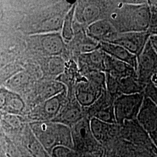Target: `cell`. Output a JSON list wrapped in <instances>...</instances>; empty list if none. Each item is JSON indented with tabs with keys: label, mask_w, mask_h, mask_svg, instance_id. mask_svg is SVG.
Masks as SVG:
<instances>
[{
	"label": "cell",
	"mask_w": 157,
	"mask_h": 157,
	"mask_svg": "<svg viewBox=\"0 0 157 157\" xmlns=\"http://www.w3.org/2000/svg\"><path fill=\"white\" fill-rule=\"evenodd\" d=\"M86 32L90 38L98 43H111L118 32L108 19H100L88 26Z\"/></svg>",
	"instance_id": "cell-9"
},
{
	"label": "cell",
	"mask_w": 157,
	"mask_h": 157,
	"mask_svg": "<svg viewBox=\"0 0 157 157\" xmlns=\"http://www.w3.org/2000/svg\"><path fill=\"white\" fill-rule=\"evenodd\" d=\"M157 68V54L150 39L138 58L137 76L139 79L146 78Z\"/></svg>",
	"instance_id": "cell-11"
},
{
	"label": "cell",
	"mask_w": 157,
	"mask_h": 157,
	"mask_svg": "<svg viewBox=\"0 0 157 157\" xmlns=\"http://www.w3.org/2000/svg\"><path fill=\"white\" fill-rule=\"evenodd\" d=\"M147 32L150 36H157V11H152L151 21Z\"/></svg>",
	"instance_id": "cell-27"
},
{
	"label": "cell",
	"mask_w": 157,
	"mask_h": 157,
	"mask_svg": "<svg viewBox=\"0 0 157 157\" xmlns=\"http://www.w3.org/2000/svg\"><path fill=\"white\" fill-rule=\"evenodd\" d=\"M144 93L145 97L150 98L157 107V86L152 82L148 83L146 84Z\"/></svg>",
	"instance_id": "cell-25"
},
{
	"label": "cell",
	"mask_w": 157,
	"mask_h": 157,
	"mask_svg": "<svg viewBox=\"0 0 157 157\" xmlns=\"http://www.w3.org/2000/svg\"><path fill=\"white\" fill-rule=\"evenodd\" d=\"M101 6L94 1H80L76 2L75 17L83 26H89L91 23L100 20Z\"/></svg>",
	"instance_id": "cell-10"
},
{
	"label": "cell",
	"mask_w": 157,
	"mask_h": 157,
	"mask_svg": "<svg viewBox=\"0 0 157 157\" xmlns=\"http://www.w3.org/2000/svg\"><path fill=\"white\" fill-rule=\"evenodd\" d=\"M100 48L107 55L128 64L137 72L138 67L137 57L124 47L109 43H101Z\"/></svg>",
	"instance_id": "cell-14"
},
{
	"label": "cell",
	"mask_w": 157,
	"mask_h": 157,
	"mask_svg": "<svg viewBox=\"0 0 157 157\" xmlns=\"http://www.w3.org/2000/svg\"><path fill=\"white\" fill-rule=\"evenodd\" d=\"M83 80L76 84L75 99L82 107L94 105L106 91V75L104 72H92L84 76Z\"/></svg>",
	"instance_id": "cell-2"
},
{
	"label": "cell",
	"mask_w": 157,
	"mask_h": 157,
	"mask_svg": "<svg viewBox=\"0 0 157 157\" xmlns=\"http://www.w3.org/2000/svg\"><path fill=\"white\" fill-rule=\"evenodd\" d=\"M52 157H75L74 151L66 146H56L52 149Z\"/></svg>",
	"instance_id": "cell-24"
},
{
	"label": "cell",
	"mask_w": 157,
	"mask_h": 157,
	"mask_svg": "<svg viewBox=\"0 0 157 157\" xmlns=\"http://www.w3.org/2000/svg\"><path fill=\"white\" fill-rule=\"evenodd\" d=\"M84 117L82 107L75 99V100L67 103L62 109L58 116V121L65 125L73 126Z\"/></svg>",
	"instance_id": "cell-16"
},
{
	"label": "cell",
	"mask_w": 157,
	"mask_h": 157,
	"mask_svg": "<svg viewBox=\"0 0 157 157\" xmlns=\"http://www.w3.org/2000/svg\"><path fill=\"white\" fill-rule=\"evenodd\" d=\"M40 132L41 140L48 148L56 146H73L71 130L62 124H44L41 126Z\"/></svg>",
	"instance_id": "cell-4"
},
{
	"label": "cell",
	"mask_w": 157,
	"mask_h": 157,
	"mask_svg": "<svg viewBox=\"0 0 157 157\" xmlns=\"http://www.w3.org/2000/svg\"><path fill=\"white\" fill-rule=\"evenodd\" d=\"M6 105L13 111H19L23 108L22 101L17 95L8 92L6 90L0 91V108Z\"/></svg>",
	"instance_id": "cell-21"
},
{
	"label": "cell",
	"mask_w": 157,
	"mask_h": 157,
	"mask_svg": "<svg viewBox=\"0 0 157 157\" xmlns=\"http://www.w3.org/2000/svg\"><path fill=\"white\" fill-rule=\"evenodd\" d=\"M100 43L87 36L86 30L78 35L76 43V51L80 55L100 49Z\"/></svg>",
	"instance_id": "cell-19"
},
{
	"label": "cell",
	"mask_w": 157,
	"mask_h": 157,
	"mask_svg": "<svg viewBox=\"0 0 157 157\" xmlns=\"http://www.w3.org/2000/svg\"></svg>",
	"instance_id": "cell-32"
},
{
	"label": "cell",
	"mask_w": 157,
	"mask_h": 157,
	"mask_svg": "<svg viewBox=\"0 0 157 157\" xmlns=\"http://www.w3.org/2000/svg\"><path fill=\"white\" fill-rule=\"evenodd\" d=\"M43 50L52 56H58L65 48L64 40L62 36L56 33H50L43 36L41 38Z\"/></svg>",
	"instance_id": "cell-17"
},
{
	"label": "cell",
	"mask_w": 157,
	"mask_h": 157,
	"mask_svg": "<svg viewBox=\"0 0 157 157\" xmlns=\"http://www.w3.org/2000/svg\"><path fill=\"white\" fill-rule=\"evenodd\" d=\"M65 96V91H63L60 94L47 100L44 105V111L45 116L48 118H52L56 116L60 111Z\"/></svg>",
	"instance_id": "cell-22"
},
{
	"label": "cell",
	"mask_w": 157,
	"mask_h": 157,
	"mask_svg": "<svg viewBox=\"0 0 157 157\" xmlns=\"http://www.w3.org/2000/svg\"><path fill=\"white\" fill-rule=\"evenodd\" d=\"M144 97V93L117 97L113 101L117 124L121 126L125 122L136 119Z\"/></svg>",
	"instance_id": "cell-3"
},
{
	"label": "cell",
	"mask_w": 157,
	"mask_h": 157,
	"mask_svg": "<svg viewBox=\"0 0 157 157\" xmlns=\"http://www.w3.org/2000/svg\"><path fill=\"white\" fill-rule=\"evenodd\" d=\"M136 157H157V149L154 144L145 147H140Z\"/></svg>",
	"instance_id": "cell-26"
},
{
	"label": "cell",
	"mask_w": 157,
	"mask_h": 157,
	"mask_svg": "<svg viewBox=\"0 0 157 157\" xmlns=\"http://www.w3.org/2000/svg\"><path fill=\"white\" fill-rule=\"evenodd\" d=\"M150 41L157 54V36H150Z\"/></svg>",
	"instance_id": "cell-29"
},
{
	"label": "cell",
	"mask_w": 157,
	"mask_h": 157,
	"mask_svg": "<svg viewBox=\"0 0 157 157\" xmlns=\"http://www.w3.org/2000/svg\"><path fill=\"white\" fill-rule=\"evenodd\" d=\"M76 2H75L65 15L62 26V37L64 41H71L75 36L73 29V21Z\"/></svg>",
	"instance_id": "cell-20"
},
{
	"label": "cell",
	"mask_w": 157,
	"mask_h": 157,
	"mask_svg": "<svg viewBox=\"0 0 157 157\" xmlns=\"http://www.w3.org/2000/svg\"><path fill=\"white\" fill-rule=\"evenodd\" d=\"M90 119L85 117L72 126L71 134L73 146L78 151L86 153L100 151L90 128Z\"/></svg>",
	"instance_id": "cell-5"
},
{
	"label": "cell",
	"mask_w": 157,
	"mask_h": 157,
	"mask_svg": "<svg viewBox=\"0 0 157 157\" xmlns=\"http://www.w3.org/2000/svg\"><path fill=\"white\" fill-rule=\"evenodd\" d=\"M147 32L118 33L111 43L120 45L137 57L140 56L150 39Z\"/></svg>",
	"instance_id": "cell-6"
},
{
	"label": "cell",
	"mask_w": 157,
	"mask_h": 157,
	"mask_svg": "<svg viewBox=\"0 0 157 157\" xmlns=\"http://www.w3.org/2000/svg\"><path fill=\"white\" fill-rule=\"evenodd\" d=\"M121 133L124 139L140 147L153 144L149 133L141 126L137 119L125 122L121 125Z\"/></svg>",
	"instance_id": "cell-7"
},
{
	"label": "cell",
	"mask_w": 157,
	"mask_h": 157,
	"mask_svg": "<svg viewBox=\"0 0 157 157\" xmlns=\"http://www.w3.org/2000/svg\"><path fill=\"white\" fill-rule=\"evenodd\" d=\"M146 86L142 83L137 76H129L119 79V95L144 93Z\"/></svg>",
	"instance_id": "cell-18"
},
{
	"label": "cell",
	"mask_w": 157,
	"mask_h": 157,
	"mask_svg": "<svg viewBox=\"0 0 157 157\" xmlns=\"http://www.w3.org/2000/svg\"><path fill=\"white\" fill-rule=\"evenodd\" d=\"M117 79L129 76H137L136 71L133 67L118 59H116L105 53V72Z\"/></svg>",
	"instance_id": "cell-13"
},
{
	"label": "cell",
	"mask_w": 157,
	"mask_h": 157,
	"mask_svg": "<svg viewBox=\"0 0 157 157\" xmlns=\"http://www.w3.org/2000/svg\"><path fill=\"white\" fill-rule=\"evenodd\" d=\"M155 11H157V8L155 9Z\"/></svg>",
	"instance_id": "cell-31"
},
{
	"label": "cell",
	"mask_w": 157,
	"mask_h": 157,
	"mask_svg": "<svg viewBox=\"0 0 157 157\" xmlns=\"http://www.w3.org/2000/svg\"><path fill=\"white\" fill-rule=\"evenodd\" d=\"M90 124L93 135L99 144L105 143L111 139L117 124L106 123L95 118H90Z\"/></svg>",
	"instance_id": "cell-15"
},
{
	"label": "cell",
	"mask_w": 157,
	"mask_h": 157,
	"mask_svg": "<svg viewBox=\"0 0 157 157\" xmlns=\"http://www.w3.org/2000/svg\"><path fill=\"white\" fill-rule=\"evenodd\" d=\"M151 13L147 1L126 2L112 12L109 21L118 33L147 32Z\"/></svg>",
	"instance_id": "cell-1"
},
{
	"label": "cell",
	"mask_w": 157,
	"mask_h": 157,
	"mask_svg": "<svg viewBox=\"0 0 157 157\" xmlns=\"http://www.w3.org/2000/svg\"><path fill=\"white\" fill-rule=\"evenodd\" d=\"M47 67L48 73L51 75H56L62 73L64 71L65 63L60 57L52 56L47 62Z\"/></svg>",
	"instance_id": "cell-23"
},
{
	"label": "cell",
	"mask_w": 157,
	"mask_h": 157,
	"mask_svg": "<svg viewBox=\"0 0 157 157\" xmlns=\"http://www.w3.org/2000/svg\"><path fill=\"white\" fill-rule=\"evenodd\" d=\"M102 152L100 151L91 152H86L83 153V155L80 157H101Z\"/></svg>",
	"instance_id": "cell-28"
},
{
	"label": "cell",
	"mask_w": 157,
	"mask_h": 157,
	"mask_svg": "<svg viewBox=\"0 0 157 157\" xmlns=\"http://www.w3.org/2000/svg\"><path fill=\"white\" fill-rule=\"evenodd\" d=\"M149 135L155 147L157 150V132H153L149 133Z\"/></svg>",
	"instance_id": "cell-30"
},
{
	"label": "cell",
	"mask_w": 157,
	"mask_h": 157,
	"mask_svg": "<svg viewBox=\"0 0 157 157\" xmlns=\"http://www.w3.org/2000/svg\"><path fill=\"white\" fill-rule=\"evenodd\" d=\"M136 119L148 133L157 131V107L150 98L144 97Z\"/></svg>",
	"instance_id": "cell-12"
},
{
	"label": "cell",
	"mask_w": 157,
	"mask_h": 157,
	"mask_svg": "<svg viewBox=\"0 0 157 157\" xmlns=\"http://www.w3.org/2000/svg\"><path fill=\"white\" fill-rule=\"evenodd\" d=\"M79 70L83 76L92 72H105V52L98 49L89 53L80 55Z\"/></svg>",
	"instance_id": "cell-8"
}]
</instances>
